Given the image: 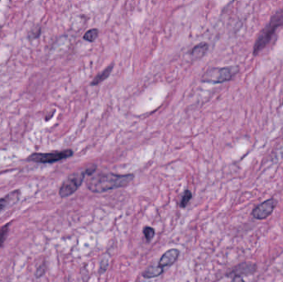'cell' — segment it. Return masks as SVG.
Wrapping results in <instances>:
<instances>
[{
  "mask_svg": "<svg viewBox=\"0 0 283 282\" xmlns=\"http://www.w3.org/2000/svg\"><path fill=\"white\" fill-rule=\"evenodd\" d=\"M133 179V174L120 175L112 172H94L87 181L86 186L91 192L101 194L109 190L126 187Z\"/></svg>",
  "mask_w": 283,
  "mask_h": 282,
  "instance_id": "obj_1",
  "label": "cell"
},
{
  "mask_svg": "<svg viewBox=\"0 0 283 282\" xmlns=\"http://www.w3.org/2000/svg\"><path fill=\"white\" fill-rule=\"evenodd\" d=\"M283 24V9L278 12L272 16L270 19L269 23L261 31L258 35V38L256 40L254 48H253V54L258 55L261 50H264L272 42L273 36L276 35L278 28Z\"/></svg>",
  "mask_w": 283,
  "mask_h": 282,
  "instance_id": "obj_2",
  "label": "cell"
},
{
  "mask_svg": "<svg viewBox=\"0 0 283 282\" xmlns=\"http://www.w3.org/2000/svg\"><path fill=\"white\" fill-rule=\"evenodd\" d=\"M96 171V166L91 167L87 168L85 170H81L78 172L71 174L68 176L67 179L62 183L59 190V195L62 198H67L73 195L79 188L81 187L82 183L84 182L85 176H90Z\"/></svg>",
  "mask_w": 283,
  "mask_h": 282,
  "instance_id": "obj_3",
  "label": "cell"
},
{
  "mask_svg": "<svg viewBox=\"0 0 283 282\" xmlns=\"http://www.w3.org/2000/svg\"><path fill=\"white\" fill-rule=\"evenodd\" d=\"M239 71L238 66L226 67L210 68L203 75L202 82L210 84H222L232 80Z\"/></svg>",
  "mask_w": 283,
  "mask_h": 282,
  "instance_id": "obj_4",
  "label": "cell"
},
{
  "mask_svg": "<svg viewBox=\"0 0 283 282\" xmlns=\"http://www.w3.org/2000/svg\"><path fill=\"white\" fill-rule=\"evenodd\" d=\"M73 154V151L70 149H67L64 151H52V152H48V153H33L28 157V161L42 163V164L54 163V162H60L62 160L72 157Z\"/></svg>",
  "mask_w": 283,
  "mask_h": 282,
  "instance_id": "obj_5",
  "label": "cell"
},
{
  "mask_svg": "<svg viewBox=\"0 0 283 282\" xmlns=\"http://www.w3.org/2000/svg\"><path fill=\"white\" fill-rule=\"evenodd\" d=\"M277 204L278 201L275 199H266L260 204H258V206L255 207V209L252 210V215L253 218L258 220H264L265 218H268L274 211Z\"/></svg>",
  "mask_w": 283,
  "mask_h": 282,
  "instance_id": "obj_6",
  "label": "cell"
},
{
  "mask_svg": "<svg viewBox=\"0 0 283 282\" xmlns=\"http://www.w3.org/2000/svg\"><path fill=\"white\" fill-rule=\"evenodd\" d=\"M257 271V265L252 263H243L235 266L234 268L227 274L226 277L231 279H240L242 277H249Z\"/></svg>",
  "mask_w": 283,
  "mask_h": 282,
  "instance_id": "obj_7",
  "label": "cell"
},
{
  "mask_svg": "<svg viewBox=\"0 0 283 282\" xmlns=\"http://www.w3.org/2000/svg\"><path fill=\"white\" fill-rule=\"evenodd\" d=\"M179 255L180 251L178 249H170L168 251H166L165 253H163V256L161 257L158 262V265H160L163 268L166 266H171L177 262Z\"/></svg>",
  "mask_w": 283,
  "mask_h": 282,
  "instance_id": "obj_8",
  "label": "cell"
},
{
  "mask_svg": "<svg viewBox=\"0 0 283 282\" xmlns=\"http://www.w3.org/2000/svg\"><path fill=\"white\" fill-rule=\"evenodd\" d=\"M208 49H209V45H208L207 42H200L192 48L190 56L193 61H198L200 59L203 58L205 56Z\"/></svg>",
  "mask_w": 283,
  "mask_h": 282,
  "instance_id": "obj_9",
  "label": "cell"
},
{
  "mask_svg": "<svg viewBox=\"0 0 283 282\" xmlns=\"http://www.w3.org/2000/svg\"><path fill=\"white\" fill-rule=\"evenodd\" d=\"M113 69H114V64H111L109 66H107L102 72L100 73L99 75H97L94 78L92 82L90 83V85L96 86V85L101 84L102 82H104V81H106L107 79L109 78L110 75H111Z\"/></svg>",
  "mask_w": 283,
  "mask_h": 282,
  "instance_id": "obj_10",
  "label": "cell"
},
{
  "mask_svg": "<svg viewBox=\"0 0 283 282\" xmlns=\"http://www.w3.org/2000/svg\"><path fill=\"white\" fill-rule=\"evenodd\" d=\"M163 273V267L160 265H150L142 273V277L146 279H151L159 277Z\"/></svg>",
  "mask_w": 283,
  "mask_h": 282,
  "instance_id": "obj_11",
  "label": "cell"
},
{
  "mask_svg": "<svg viewBox=\"0 0 283 282\" xmlns=\"http://www.w3.org/2000/svg\"><path fill=\"white\" fill-rule=\"evenodd\" d=\"M18 193H20L19 190H15L14 192L10 193L8 196H5V197L0 199V211L8 206L9 203L13 201L14 198H18Z\"/></svg>",
  "mask_w": 283,
  "mask_h": 282,
  "instance_id": "obj_12",
  "label": "cell"
},
{
  "mask_svg": "<svg viewBox=\"0 0 283 282\" xmlns=\"http://www.w3.org/2000/svg\"><path fill=\"white\" fill-rule=\"evenodd\" d=\"M99 36V30L97 28H91L84 34L83 38L87 42H94Z\"/></svg>",
  "mask_w": 283,
  "mask_h": 282,
  "instance_id": "obj_13",
  "label": "cell"
},
{
  "mask_svg": "<svg viewBox=\"0 0 283 282\" xmlns=\"http://www.w3.org/2000/svg\"><path fill=\"white\" fill-rule=\"evenodd\" d=\"M191 199H192V193H191V190H185L183 193V198L180 202V207L183 209H185V207L187 206L188 204H189V202L191 201Z\"/></svg>",
  "mask_w": 283,
  "mask_h": 282,
  "instance_id": "obj_14",
  "label": "cell"
},
{
  "mask_svg": "<svg viewBox=\"0 0 283 282\" xmlns=\"http://www.w3.org/2000/svg\"><path fill=\"white\" fill-rule=\"evenodd\" d=\"M9 224L3 225L0 228V247L3 246L6 240V237L9 232Z\"/></svg>",
  "mask_w": 283,
  "mask_h": 282,
  "instance_id": "obj_15",
  "label": "cell"
},
{
  "mask_svg": "<svg viewBox=\"0 0 283 282\" xmlns=\"http://www.w3.org/2000/svg\"><path fill=\"white\" fill-rule=\"evenodd\" d=\"M143 235L146 238L147 242H150V241L155 236V229L151 227H145L143 229Z\"/></svg>",
  "mask_w": 283,
  "mask_h": 282,
  "instance_id": "obj_16",
  "label": "cell"
},
{
  "mask_svg": "<svg viewBox=\"0 0 283 282\" xmlns=\"http://www.w3.org/2000/svg\"></svg>",
  "mask_w": 283,
  "mask_h": 282,
  "instance_id": "obj_17",
  "label": "cell"
}]
</instances>
